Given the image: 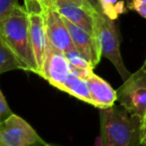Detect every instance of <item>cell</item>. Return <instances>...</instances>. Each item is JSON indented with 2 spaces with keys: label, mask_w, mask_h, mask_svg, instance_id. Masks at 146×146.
<instances>
[{
  "label": "cell",
  "mask_w": 146,
  "mask_h": 146,
  "mask_svg": "<svg viewBox=\"0 0 146 146\" xmlns=\"http://www.w3.org/2000/svg\"><path fill=\"white\" fill-rule=\"evenodd\" d=\"M99 114L103 146L141 145L142 118L131 114L120 104L101 108Z\"/></svg>",
  "instance_id": "1"
},
{
  "label": "cell",
  "mask_w": 146,
  "mask_h": 146,
  "mask_svg": "<svg viewBox=\"0 0 146 146\" xmlns=\"http://www.w3.org/2000/svg\"><path fill=\"white\" fill-rule=\"evenodd\" d=\"M0 39L17 55L28 72L39 75L30 38L29 14L25 7L17 6L5 20L0 21Z\"/></svg>",
  "instance_id": "2"
},
{
  "label": "cell",
  "mask_w": 146,
  "mask_h": 146,
  "mask_svg": "<svg viewBox=\"0 0 146 146\" xmlns=\"http://www.w3.org/2000/svg\"><path fill=\"white\" fill-rule=\"evenodd\" d=\"M95 36L101 50L102 57L109 60L119 73L122 81H126L131 74L126 69L121 57L119 33L114 24V20L110 19L104 14H96Z\"/></svg>",
  "instance_id": "3"
},
{
  "label": "cell",
  "mask_w": 146,
  "mask_h": 146,
  "mask_svg": "<svg viewBox=\"0 0 146 146\" xmlns=\"http://www.w3.org/2000/svg\"><path fill=\"white\" fill-rule=\"evenodd\" d=\"M117 92V102L131 114L143 119L146 115V66L131 74Z\"/></svg>",
  "instance_id": "4"
},
{
  "label": "cell",
  "mask_w": 146,
  "mask_h": 146,
  "mask_svg": "<svg viewBox=\"0 0 146 146\" xmlns=\"http://www.w3.org/2000/svg\"><path fill=\"white\" fill-rule=\"evenodd\" d=\"M30 124L15 113L0 123V146H48Z\"/></svg>",
  "instance_id": "5"
},
{
  "label": "cell",
  "mask_w": 146,
  "mask_h": 146,
  "mask_svg": "<svg viewBox=\"0 0 146 146\" xmlns=\"http://www.w3.org/2000/svg\"><path fill=\"white\" fill-rule=\"evenodd\" d=\"M45 24L49 47L64 54L75 49L63 17L54 8L46 9Z\"/></svg>",
  "instance_id": "6"
},
{
  "label": "cell",
  "mask_w": 146,
  "mask_h": 146,
  "mask_svg": "<svg viewBox=\"0 0 146 146\" xmlns=\"http://www.w3.org/2000/svg\"><path fill=\"white\" fill-rule=\"evenodd\" d=\"M45 9L27 10L30 22V38L38 66L39 75L41 76L43 63L48 51V40L45 24Z\"/></svg>",
  "instance_id": "7"
},
{
  "label": "cell",
  "mask_w": 146,
  "mask_h": 146,
  "mask_svg": "<svg viewBox=\"0 0 146 146\" xmlns=\"http://www.w3.org/2000/svg\"><path fill=\"white\" fill-rule=\"evenodd\" d=\"M50 7L54 8L63 18L95 36V16L97 12L65 0H51Z\"/></svg>",
  "instance_id": "8"
},
{
  "label": "cell",
  "mask_w": 146,
  "mask_h": 146,
  "mask_svg": "<svg viewBox=\"0 0 146 146\" xmlns=\"http://www.w3.org/2000/svg\"><path fill=\"white\" fill-rule=\"evenodd\" d=\"M70 74L71 66L64 53L48 46L40 77L46 80L51 86L58 88Z\"/></svg>",
  "instance_id": "9"
},
{
  "label": "cell",
  "mask_w": 146,
  "mask_h": 146,
  "mask_svg": "<svg viewBox=\"0 0 146 146\" xmlns=\"http://www.w3.org/2000/svg\"><path fill=\"white\" fill-rule=\"evenodd\" d=\"M63 20L68 28L75 49L91 64L92 67L95 68L99 64L102 57V53L96 37L76 26L75 24L71 23L65 18H63Z\"/></svg>",
  "instance_id": "10"
},
{
  "label": "cell",
  "mask_w": 146,
  "mask_h": 146,
  "mask_svg": "<svg viewBox=\"0 0 146 146\" xmlns=\"http://www.w3.org/2000/svg\"><path fill=\"white\" fill-rule=\"evenodd\" d=\"M86 82L90 90L92 106L101 110L115 104L117 100V92L113 90L107 82L94 73L91 74Z\"/></svg>",
  "instance_id": "11"
},
{
  "label": "cell",
  "mask_w": 146,
  "mask_h": 146,
  "mask_svg": "<svg viewBox=\"0 0 146 146\" xmlns=\"http://www.w3.org/2000/svg\"><path fill=\"white\" fill-rule=\"evenodd\" d=\"M58 90L67 92L78 100L92 104L90 90L86 80L71 73L67 79L58 87Z\"/></svg>",
  "instance_id": "12"
},
{
  "label": "cell",
  "mask_w": 146,
  "mask_h": 146,
  "mask_svg": "<svg viewBox=\"0 0 146 146\" xmlns=\"http://www.w3.org/2000/svg\"><path fill=\"white\" fill-rule=\"evenodd\" d=\"M13 70L27 71L21 60L12 51V49L0 39V74Z\"/></svg>",
  "instance_id": "13"
},
{
  "label": "cell",
  "mask_w": 146,
  "mask_h": 146,
  "mask_svg": "<svg viewBox=\"0 0 146 146\" xmlns=\"http://www.w3.org/2000/svg\"><path fill=\"white\" fill-rule=\"evenodd\" d=\"M65 56L67 57L70 63L71 73L74 75L84 80H87L91 76V74H93L94 68L76 49L65 53Z\"/></svg>",
  "instance_id": "14"
},
{
  "label": "cell",
  "mask_w": 146,
  "mask_h": 146,
  "mask_svg": "<svg viewBox=\"0 0 146 146\" xmlns=\"http://www.w3.org/2000/svg\"><path fill=\"white\" fill-rule=\"evenodd\" d=\"M102 7V14L115 20L120 14L125 12L124 3L119 0H100Z\"/></svg>",
  "instance_id": "15"
},
{
  "label": "cell",
  "mask_w": 146,
  "mask_h": 146,
  "mask_svg": "<svg viewBox=\"0 0 146 146\" xmlns=\"http://www.w3.org/2000/svg\"><path fill=\"white\" fill-rule=\"evenodd\" d=\"M17 6V0H0V21L5 20Z\"/></svg>",
  "instance_id": "16"
},
{
  "label": "cell",
  "mask_w": 146,
  "mask_h": 146,
  "mask_svg": "<svg viewBox=\"0 0 146 146\" xmlns=\"http://www.w3.org/2000/svg\"><path fill=\"white\" fill-rule=\"evenodd\" d=\"M127 9L136 12L142 18L146 19V0H128Z\"/></svg>",
  "instance_id": "17"
},
{
  "label": "cell",
  "mask_w": 146,
  "mask_h": 146,
  "mask_svg": "<svg viewBox=\"0 0 146 146\" xmlns=\"http://www.w3.org/2000/svg\"><path fill=\"white\" fill-rule=\"evenodd\" d=\"M13 112L11 111V110L9 108L6 98L4 96L3 92H0V123L4 122L5 120H7L10 116L13 115Z\"/></svg>",
  "instance_id": "18"
},
{
  "label": "cell",
  "mask_w": 146,
  "mask_h": 146,
  "mask_svg": "<svg viewBox=\"0 0 146 146\" xmlns=\"http://www.w3.org/2000/svg\"><path fill=\"white\" fill-rule=\"evenodd\" d=\"M67 2H70V3H73V4H76V5H79V6H82V7H85L87 9H90L92 11H95V10L92 8V6L88 3L86 0H65ZM96 12V11H95Z\"/></svg>",
  "instance_id": "19"
},
{
  "label": "cell",
  "mask_w": 146,
  "mask_h": 146,
  "mask_svg": "<svg viewBox=\"0 0 146 146\" xmlns=\"http://www.w3.org/2000/svg\"><path fill=\"white\" fill-rule=\"evenodd\" d=\"M141 145L146 146V115L142 119V126H141Z\"/></svg>",
  "instance_id": "20"
},
{
  "label": "cell",
  "mask_w": 146,
  "mask_h": 146,
  "mask_svg": "<svg viewBox=\"0 0 146 146\" xmlns=\"http://www.w3.org/2000/svg\"><path fill=\"white\" fill-rule=\"evenodd\" d=\"M86 1L92 6V8H93L97 13L102 14V7H101V2H100V0H86Z\"/></svg>",
  "instance_id": "21"
},
{
  "label": "cell",
  "mask_w": 146,
  "mask_h": 146,
  "mask_svg": "<svg viewBox=\"0 0 146 146\" xmlns=\"http://www.w3.org/2000/svg\"><path fill=\"white\" fill-rule=\"evenodd\" d=\"M143 64H144V65L146 66V59H145V61H144V63H143Z\"/></svg>",
  "instance_id": "22"
}]
</instances>
